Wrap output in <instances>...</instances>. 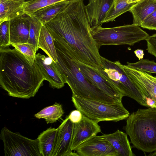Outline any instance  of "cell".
<instances>
[{
  "label": "cell",
  "mask_w": 156,
  "mask_h": 156,
  "mask_svg": "<svg viewBox=\"0 0 156 156\" xmlns=\"http://www.w3.org/2000/svg\"><path fill=\"white\" fill-rule=\"evenodd\" d=\"M135 3H129L128 0H114L112 5L106 14L103 23L112 22L120 15L129 11Z\"/></svg>",
  "instance_id": "cell-23"
},
{
  "label": "cell",
  "mask_w": 156,
  "mask_h": 156,
  "mask_svg": "<svg viewBox=\"0 0 156 156\" xmlns=\"http://www.w3.org/2000/svg\"><path fill=\"white\" fill-rule=\"evenodd\" d=\"M134 53L139 60L143 59L144 55V50L141 49H137L134 51Z\"/></svg>",
  "instance_id": "cell-33"
},
{
  "label": "cell",
  "mask_w": 156,
  "mask_h": 156,
  "mask_svg": "<svg viewBox=\"0 0 156 156\" xmlns=\"http://www.w3.org/2000/svg\"><path fill=\"white\" fill-rule=\"evenodd\" d=\"M133 147L145 152L156 150V109H139L129 115L124 127Z\"/></svg>",
  "instance_id": "cell-4"
},
{
  "label": "cell",
  "mask_w": 156,
  "mask_h": 156,
  "mask_svg": "<svg viewBox=\"0 0 156 156\" xmlns=\"http://www.w3.org/2000/svg\"><path fill=\"white\" fill-rule=\"evenodd\" d=\"M75 151L80 156H118L115 148L102 136L96 135L91 138Z\"/></svg>",
  "instance_id": "cell-12"
},
{
  "label": "cell",
  "mask_w": 156,
  "mask_h": 156,
  "mask_svg": "<svg viewBox=\"0 0 156 156\" xmlns=\"http://www.w3.org/2000/svg\"><path fill=\"white\" fill-rule=\"evenodd\" d=\"M0 137L5 156H41L37 138L29 139L5 127L1 130Z\"/></svg>",
  "instance_id": "cell-8"
},
{
  "label": "cell",
  "mask_w": 156,
  "mask_h": 156,
  "mask_svg": "<svg viewBox=\"0 0 156 156\" xmlns=\"http://www.w3.org/2000/svg\"><path fill=\"white\" fill-rule=\"evenodd\" d=\"M44 80L36 61L32 65L16 48H0V85L9 95L24 99L34 97Z\"/></svg>",
  "instance_id": "cell-2"
},
{
  "label": "cell",
  "mask_w": 156,
  "mask_h": 156,
  "mask_svg": "<svg viewBox=\"0 0 156 156\" xmlns=\"http://www.w3.org/2000/svg\"><path fill=\"white\" fill-rule=\"evenodd\" d=\"M57 130V128L50 127L38 136L41 156H52Z\"/></svg>",
  "instance_id": "cell-22"
},
{
  "label": "cell",
  "mask_w": 156,
  "mask_h": 156,
  "mask_svg": "<svg viewBox=\"0 0 156 156\" xmlns=\"http://www.w3.org/2000/svg\"><path fill=\"white\" fill-rule=\"evenodd\" d=\"M101 59L102 66L96 68L98 72L111 82L123 97H129L147 107L142 93L129 79L119 61L112 62L102 56Z\"/></svg>",
  "instance_id": "cell-7"
},
{
  "label": "cell",
  "mask_w": 156,
  "mask_h": 156,
  "mask_svg": "<svg viewBox=\"0 0 156 156\" xmlns=\"http://www.w3.org/2000/svg\"><path fill=\"white\" fill-rule=\"evenodd\" d=\"M25 2H31L33 1H34L36 0H23Z\"/></svg>",
  "instance_id": "cell-35"
},
{
  "label": "cell",
  "mask_w": 156,
  "mask_h": 156,
  "mask_svg": "<svg viewBox=\"0 0 156 156\" xmlns=\"http://www.w3.org/2000/svg\"><path fill=\"white\" fill-rule=\"evenodd\" d=\"M80 70L85 77L94 85L110 97L119 101H122L123 97L115 85L100 73L96 69L76 59Z\"/></svg>",
  "instance_id": "cell-9"
},
{
  "label": "cell",
  "mask_w": 156,
  "mask_h": 156,
  "mask_svg": "<svg viewBox=\"0 0 156 156\" xmlns=\"http://www.w3.org/2000/svg\"><path fill=\"white\" fill-rule=\"evenodd\" d=\"M10 45L9 21H5L0 24V48H5Z\"/></svg>",
  "instance_id": "cell-29"
},
{
  "label": "cell",
  "mask_w": 156,
  "mask_h": 156,
  "mask_svg": "<svg viewBox=\"0 0 156 156\" xmlns=\"http://www.w3.org/2000/svg\"><path fill=\"white\" fill-rule=\"evenodd\" d=\"M148 156H156V150L154 151L153 153H151L149 154L148 155Z\"/></svg>",
  "instance_id": "cell-34"
},
{
  "label": "cell",
  "mask_w": 156,
  "mask_h": 156,
  "mask_svg": "<svg viewBox=\"0 0 156 156\" xmlns=\"http://www.w3.org/2000/svg\"><path fill=\"white\" fill-rule=\"evenodd\" d=\"M74 124L68 115L57 128L52 156H79L71 150Z\"/></svg>",
  "instance_id": "cell-10"
},
{
  "label": "cell",
  "mask_w": 156,
  "mask_h": 156,
  "mask_svg": "<svg viewBox=\"0 0 156 156\" xmlns=\"http://www.w3.org/2000/svg\"><path fill=\"white\" fill-rule=\"evenodd\" d=\"M64 113L62 105L55 103L53 105L44 108L34 115L37 119H44L47 123L56 122Z\"/></svg>",
  "instance_id": "cell-24"
},
{
  "label": "cell",
  "mask_w": 156,
  "mask_h": 156,
  "mask_svg": "<svg viewBox=\"0 0 156 156\" xmlns=\"http://www.w3.org/2000/svg\"><path fill=\"white\" fill-rule=\"evenodd\" d=\"M70 1L67 0L60 2L42 8L36 11L32 16L44 24L65 9Z\"/></svg>",
  "instance_id": "cell-20"
},
{
  "label": "cell",
  "mask_w": 156,
  "mask_h": 156,
  "mask_svg": "<svg viewBox=\"0 0 156 156\" xmlns=\"http://www.w3.org/2000/svg\"><path fill=\"white\" fill-rule=\"evenodd\" d=\"M85 6L83 0H71L65 9L44 25L67 42L79 61L99 69L101 56L91 35Z\"/></svg>",
  "instance_id": "cell-1"
},
{
  "label": "cell",
  "mask_w": 156,
  "mask_h": 156,
  "mask_svg": "<svg viewBox=\"0 0 156 156\" xmlns=\"http://www.w3.org/2000/svg\"><path fill=\"white\" fill-rule=\"evenodd\" d=\"M72 101L76 109L98 123L102 121L117 122L126 119L129 115L122 101L108 104L73 95Z\"/></svg>",
  "instance_id": "cell-5"
},
{
  "label": "cell",
  "mask_w": 156,
  "mask_h": 156,
  "mask_svg": "<svg viewBox=\"0 0 156 156\" xmlns=\"http://www.w3.org/2000/svg\"><path fill=\"white\" fill-rule=\"evenodd\" d=\"M38 47L44 51L55 63L57 61L58 57L53 38L44 24L40 34Z\"/></svg>",
  "instance_id": "cell-21"
},
{
  "label": "cell",
  "mask_w": 156,
  "mask_h": 156,
  "mask_svg": "<svg viewBox=\"0 0 156 156\" xmlns=\"http://www.w3.org/2000/svg\"><path fill=\"white\" fill-rule=\"evenodd\" d=\"M24 3L23 0H0V24L24 14Z\"/></svg>",
  "instance_id": "cell-17"
},
{
  "label": "cell",
  "mask_w": 156,
  "mask_h": 156,
  "mask_svg": "<svg viewBox=\"0 0 156 156\" xmlns=\"http://www.w3.org/2000/svg\"><path fill=\"white\" fill-rule=\"evenodd\" d=\"M128 66L150 73H156V62L154 60L141 59L135 63L127 62Z\"/></svg>",
  "instance_id": "cell-27"
},
{
  "label": "cell",
  "mask_w": 156,
  "mask_h": 156,
  "mask_svg": "<svg viewBox=\"0 0 156 156\" xmlns=\"http://www.w3.org/2000/svg\"><path fill=\"white\" fill-rule=\"evenodd\" d=\"M67 0H36L25 2V13L30 16L39 9L52 4Z\"/></svg>",
  "instance_id": "cell-26"
},
{
  "label": "cell",
  "mask_w": 156,
  "mask_h": 156,
  "mask_svg": "<svg viewBox=\"0 0 156 156\" xmlns=\"http://www.w3.org/2000/svg\"><path fill=\"white\" fill-rule=\"evenodd\" d=\"M91 33L99 48L108 45H133L150 36L139 26L133 24L111 28L99 26L91 30Z\"/></svg>",
  "instance_id": "cell-6"
},
{
  "label": "cell",
  "mask_w": 156,
  "mask_h": 156,
  "mask_svg": "<svg viewBox=\"0 0 156 156\" xmlns=\"http://www.w3.org/2000/svg\"><path fill=\"white\" fill-rule=\"evenodd\" d=\"M50 33L58 57L55 65L65 83L70 87L72 95L108 104L119 102L91 83L80 70L76 62L77 58L75 53L69 44L59 35L52 32Z\"/></svg>",
  "instance_id": "cell-3"
},
{
  "label": "cell",
  "mask_w": 156,
  "mask_h": 156,
  "mask_svg": "<svg viewBox=\"0 0 156 156\" xmlns=\"http://www.w3.org/2000/svg\"><path fill=\"white\" fill-rule=\"evenodd\" d=\"M35 61L43 73L45 80L48 81L50 86L54 88L58 89L64 87L65 83L58 71L55 62L49 57L38 53L36 54Z\"/></svg>",
  "instance_id": "cell-16"
},
{
  "label": "cell",
  "mask_w": 156,
  "mask_h": 156,
  "mask_svg": "<svg viewBox=\"0 0 156 156\" xmlns=\"http://www.w3.org/2000/svg\"><path fill=\"white\" fill-rule=\"evenodd\" d=\"M148 52L156 58V33L150 36L146 40Z\"/></svg>",
  "instance_id": "cell-31"
},
{
  "label": "cell",
  "mask_w": 156,
  "mask_h": 156,
  "mask_svg": "<svg viewBox=\"0 0 156 156\" xmlns=\"http://www.w3.org/2000/svg\"><path fill=\"white\" fill-rule=\"evenodd\" d=\"M156 10V0H141L136 3L129 11L133 15V24L140 26L144 20Z\"/></svg>",
  "instance_id": "cell-19"
},
{
  "label": "cell",
  "mask_w": 156,
  "mask_h": 156,
  "mask_svg": "<svg viewBox=\"0 0 156 156\" xmlns=\"http://www.w3.org/2000/svg\"><path fill=\"white\" fill-rule=\"evenodd\" d=\"M30 16L23 15L9 21L10 42L12 44L28 43L30 34Z\"/></svg>",
  "instance_id": "cell-15"
},
{
  "label": "cell",
  "mask_w": 156,
  "mask_h": 156,
  "mask_svg": "<svg viewBox=\"0 0 156 156\" xmlns=\"http://www.w3.org/2000/svg\"><path fill=\"white\" fill-rule=\"evenodd\" d=\"M116 151L118 156H134L127 134L117 129L114 133L101 135Z\"/></svg>",
  "instance_id": "cell-18"
},
{
  "label": "cell",
  "mask_w": 156,
  "mask_h": 156,
  "mask_svg": "<svg viewBox=\"0 0 156 156\" xmlns=\"http://www.w3.org/2000/svg\"><path fill=\"white\" fill-rule=\"evenodd\" d=\"M83 114L78 110L72 111L68 115L70 121L73 123L79 122L82 118Z\"/></svg>",
  "instance_id": "cell-32"
},
{
  "label": "cell",
  "mask_w": 156,
  "mask_h": 156,
  "mask_svg": "<svg viewBox=\"0 0 156 156\" xmlns=\"http://www.w3.org/2000/svg\"><path fill=\"white\" fill-rule=\"evenodd\" d=\"M11 45L22 53L27 58L32 65L35 61L37 51L32 45L28 44H12Z\"/></svg>",
  "instance_id": "cell-28"
},
{
  "label": "cell",
  "mask_w": 156,
  "mask_h": 156,
  "mask_svg": "<svg viewBox=\"0 0 156 156\" xmlns=\"http://www.w3.org/2000/svg\"></svg>",
  "instance_id": "cell-36"
},
{
  "label": "cell",
  "mask_w": 156,
  "mask_h": 156,
  "mask_svg": "<svg viewBox=\"0 0 156 156\" xmlns=\"http://www.w3.org/2000/svg\"><path fill=\"white\" fill-rule=\"evenodd\" d=\"M121 66L130 80L140 90L146 101L147 98H150L156 102V76L127 65L122 64Z\"/></svg>",
  "instance_id": "cell-11"
},
{
  "label": "cell",
  "mask_w": 156,
  "mask_h": 156,
  "mask_svg": "<svg viewBox=\"0 0 156 156\" xmlns=\"http://www.w3.org/2000/svg\"><path fill=\"white\" fill-rule=\"evenodd\" d=\"M30 28L28 44L34 46L37 51L40 34L43 24L33 16H30Z\"/></svg>",
  "instance_id": "cell-25"
},
{
  "label": "cell",
  "mask_w": 156,
  "mask_h": 156,
  "mask_svg": "<svg viewBox=\"0 0 156 156\" xmlns=\"http://www.w3.org/2000/svg\"><path fill=\"white\" fill-rule=\"evenodd\" d=\"M140 26L144 28L156 30V10L144 20Z\"/></svg>",
  "instance_id": "cell-30"
},
{
  "label": "cell",
  "mask_w": 156,
  "mask_h": 156,
  "mask_svg": "<svg viewBox=\"0 0 156 156\" xmlns=\"http://www.w3.org/2000/svg\"><path fill=\"white\" fill-rule=\"evenodd\" d=\"M71 150H76L80 144L101 132L98 123L83 115L78 122L74 123Z\"/></svg>",
  "instance_id": "cell-13"
},
{
  "label": "cell",
  "mask_w": 156,
  "mask_h": 156,
  "mask_svg": "<svg viewBox=\"0 0 156 156\" xmlns=\"http://www.w3.org/2000/svg\"><path fill=\"white\" fill-rule=\"evenodd\" d=\"M86 12L91 30L101 26L114 0H88Z\"/></svg>",
  "instance_id": "cell-14"
}]
</instances>
